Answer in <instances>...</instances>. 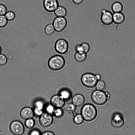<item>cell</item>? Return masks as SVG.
Wrapping results in <instances>:
<instances>
[{
    "mask_svg": "<svg viewBox=\"0 0 135 135\" xmlns=\"http://www.w3.org/2000/svg\"><path fill=\"white\" fill-rule=\"evenodd\" d=\"M64 109L66 111L70 112H74L76 109V106L72 103H67L64 106Z\"/></svg>",
    "mask_w": 135,
    "mask_h": 135,
    "instance_id": "cell-21",
    "label": "cell"
},
{
    "mask_svg": "<svg viewBox=\"0 0 135 135\" xmlns=\"http://www.w3.org/2000/svg\"><path fill=\"white\" fill-rule=\"evenodd\" d=\"M7 8L4 5L0 4V15H5L7 12Z\"/></svg>",
    "mask_w": 135,
    "mask_h": 135,
    "instance_id": "cell-32",
    "label": "cell"
},
{
    "mask_svg": "<svg viewBox=\"0 0 135 135\" xmlns=\"http://www.w3.org/2000/svg\"><path fill=\"white\" fill-rule=\"evenodd\" d=\"M59 95L65 100H69L71 98L72 95L71 91L68 89H64L59 92Z\"/></svg>",
    "mask_w": 135,
    "mask_h": 135,
    "instance_id": "cell-19",
    "label": "cell"
},
{
    "mask_svg": "<svg viewBox=\"0 0 135 135\" xmlns=\"http://www.w3.org/2000/svg\"><path fill=\"white\" fill-rule=\"evenodd\" d=\"M41 134L42 135H54L55 134L51 132L47 131L43 132Z\"/></svg>",
    "mask_w": 135,
    "mask_h": 135,
    "instance_id": "cell-37",
    "label": "cell"
},
{
    "mask_svg": "<svg viewBox=\"0 0 135 135\" xmlns=\"http://www.w3.org/2000/svg\"><path fill=\"white\" fill-rule=\"evenodd\" d=\"M43 6L47 12H54L59 6V2L57 0H44Z\"/></svg>",
    "mask_w": 135,
    "mask_h": 135,
    "instance_id": "cell-10",
    "label": "cell"
},
{
    "mask_svg": "<svg viewBox=\"0 0 135 135\" xmlns=\"http://www.w3.org/2000/svg\"><path fill=\"white\" fill-rule=\"evenodd\" d=\"M54 49L59 54L66 55L68 53L69 45L65 40L60 38L55 42Z\"/></svg>",
    "mask_w": 135,
    "mask_h": 135,
    "instance_id": "cell-5",
    "label": "cell"
},
{
    "mask_svg": "<svg viewBox=\"0 0 135 135\" xmlns=\"http://www.w3.org/2000/svg\"><path fill=\"white\" fill-rule=\"evenodd\" d=\"M56 17H65L67 14V10L63 6H59L54 12Z\"/></svg>",
    "mask_w": 135,
    "mask_h": 135,
    "instance_id": "cell-17",
    "label": "cell"
},
{
    "mask_svg": "<svg viewBox=\"0 0 135 135\" xmlns=\"http://www.w3.org/2000/svg\"><path fill=\"white\" fill-rule=\"evenodd\" d=\"M84 119L80 114H77L74 117L73 121L74 123L77 125H80L83 122Z\"/></svg>",
    "mask_w": 135,
    "mask_h": 135,
    "instance_id": "cell-22",
    "label": "cell"
},
{
    "mask_svg": "<svg viewBox=\"0 0 135 135\" xmlns=\"http://www.w3.org/2000/svg\"><path fill=\"white\" fill-rule=\"evenodd\" d=\"M20 114L22 118L26 120L32 118L34 114L33 110L31 108L27 107L23 108L21 110Z\"/></svg>",
    "mask_w": 135,
    "mask_h": 135,
    "instance_id": "cell-12",
    "label": "cell"
},
{
    "mask_svg": "<svg viewBox=\"0 0 135 135\" xmlns=\"http://www.w3.org/2000/svg\"><path fill=\"white\" fill-rule=\"evenodd\" d=\"M8 20L4 15H0V28H3L7 25Z\"/></svg>",
    "mask_w": 135,
    "mask_h": 135,
    "instance_id": "cell-28",
    "label": "cell"
},
{
    "mask_svg": "<svg viewBox=\"0 0 135 135\" xmlns=\"http://www.w3.org/2000/svg\"><path fill=\"white\" fill-rule=\"evenodd\" d=\"M35 124V120L32 118L26 119L25 123V126L28 129L32 128L34 126Z\"/></svg>",
    "mask_w": 135,
    "mask_h": 135,
    "instance_id": "cell-23",
    "label": "cell"
},
{
    "mask_svg": "<svg viewBox=\"0 0 135 135\" xmlns=\"http://www.w3.org/2000/svg\"><path fill=\"white\" fill-rule=\"evenodd\" d=\"M109 94L107 92L97 90L92 93L91 98L95 104L98 105H102L107 102L109 99Z\"/></svg>",
    "mask_w": 135,
    "mask_h": 135,
    "instance_id": "cell-3",
    "label": "cell"
},
{
    "mask_svg": "<svg viewBox=\"0 0 135 135\" xmlns=\"http://www.w3.org/2000/svg\"><path fill=\"white\" fill-rule=\"evenodd\" d=\"M55 31L52 23L47 25L45 28V32L46 35L50 36L52 35Z\"/></svg>",
    "mask_w": 135,
    "mask_h": 135,
    "instance_id": "cell-20",
    "label": "cell"
},
{
    "mask_svg": "<svg viewBox=\"0 0 135 135\" xmlns=\"http://www.w3.org/2000/svg\"><path fill=\"white\" fill-rule=\"evenodd\" d=\"M80 44L83 52L86 54L88 53L90 50V46L89 44L85 42H83Z\"/></svg>",
    "mask_w": 135,
    "mask_h": 135,
    "instance_id": "cell-27",
    "label": "cell"
},
{
    "mask_svg": "<svg viewBox=\"0 0 135 135\" xmlns=\"http://www.w3.org/2000/svg\"><path fill=\"white\" fill-rule=\"evenodd\" d=\"M97 90H103L105 88L106 85L105 82L102 80H98L95 85Z\"/></svg>",
    "mask_w": 135,
    "mask_h": 135,
    "instance_id": "cell-25",
    "label": "cell"
},
{
    "mask_svg": "<svg viewBox=\"0 0 135 135\" xmlns=\"http://www.w3.org/2000/svg\"><path fill=\"white\" fill-rule=\"evenodd\" d=\"M112 126L115 128H119L122 127L124 124V120L122 116L119 114L113 117L111 121Z\"/></svg>",
    "mask_w": 135,
    "mask_h": 135,
    "instance_id": "cell-13",
    "label": "cell"
},
{
    "mask_svg": "<svg viewBox=\"0 0 135 135\" xmlns=\"http://www.w3.org/2000/svg\"><path fill=\"white\" fill-rule=\"evenodd\" d=\"M34 114L38 116H40L43 113V110L35 108L33 110Z\"/></svg>",
    "mask_w": 135,
    "mask_h": 135,
    "instance_id": "cell-34",
    "label": "cell"
},
{
    "mask_svg": "<svg viewBox=\"0 0 135 135\" xmlns=\"http://www.w3.org/2000/svg\"><path fill=\"white\" fill-rule=\"evenodd\" d=\"M11 133L15 135H22L24 132V127L22 123L18 120L12 122L9 126Z\"/></svg>",
    "mask_w": 135,
    "mask_h": 135,
    "instance_id": "cell-7",
    "label": "cell"
},
{
    "mask_svg": "<svg viewBox=\"0 0 135 135\" xmlns=\"http://www.w3.org/2000/svg\"><path fill=\"white\" fill-rule=\"evenodd\" d=\"M74 58L77 62L82 63L86 60L87 54L83 52H76L74 55Z\"/></svg>",
    "mask_w": 135,
    "mask_h": 135,
    "instance_id": "cell-16",
    "label": "cell"
},
{
    "mask_svg": "<svg viewBox=\"0 0 135 135\" xmlns=\"http://www.w3.org/2000/svg\"><path fill=\"white\" fill-rule=\"evenodd\" d=\"M65 103V100L59 94L54 95L50 99L51 104L56 108H61Z\"/></svg>",
    "mask_w": 135,
    "mask_h": 135,
    "instance_id": "cell-11",
    "label": "cell"
},
{
    "mask_svg": "<svg viewBox=\"0 0 135 135\" xmlns=\"http://www.w3.org/2000/svg\"><path fill=\"white\" fill-rule=\"evenodd\" d=\"M53 121L52 115L47 113H43L40 116L39 122L43 127H47L50 126Z\"/></svg>",
    "mask_w": 135,
    "mask_h": 135,
    "instance_id": "cell-9",
    "label": "cell"
},
{
    "mask_svg": "<svg viewBox=\"0 0 135 135\" xmlns=\"http://www.w3.org/2000/svg\"><path fill=\"white\" fill-rule=\"evenodd\" d=\"M97 114L96 107L91 104H85L81 109V114L84 120L87 122H91L95 119L97 116Z\"/></svg>",
    "mask_w": 135,
    "mask_h": 135,
    "instance_id": "cell-1",
    "label": "cell"
},
{
    "mask_svg": "<svg viewBox=\"0 0 135 135\" xmlns=\"http://www.w3.org/2000/svg\"><path fill=\"white\" fill-rule=\"evenodd\" d=\"M81 81L82 84L85 86L92 88L95 86L98 80L95 75L91 73H87L82 76Z\"/></svg>",
    "mask_w": 135,
    "mask_h": 135,
    "instance_id": "cell-4",
    "label": "cell"
},
{
    "mask_svg": "<svg viewBox=\"0 0 135 135\" xmlns=\"http://www.w3.org/2000/svg\"><path fill=\"white\" fill-rule=\"evenodd\" d=\"M44 104L41 101H36L35 103V108L38 109L42 110L44 108Z\"/></svg>",
    "mask_w": 135,
    "mask_h": 135,
    "instance_id": "cell-31",
    "label": "cell"
},
{
    "mask_svg": "<svg viewBox=\"0 0 135 135\" xmlns=\"http://www.w3.org/2000/svg\"><path fill=\"white\" fill-rule=\"evenodd\" d=\"M95 75L98 80H100L101 78V76L100 74H98Z\"/></svg>",
    "mask_w": 135,
    "mask_h": 135,
    "instance_id": "cell-38",
    "label": "cell"
},
{
    "mask_svg": "<svg viewBox=\"0 0 135 135\" xmlns=\"http://www.w3.org/2000/svg\"><path fill=\"white\" fill-rule=\"evenodd\" d=\"M2 52V49L1 47L0 46V54H1Z\"/></svg>",
    "mask_w": 135,
    "mask_h": 135,
    "instance_id": "cell-39",
    "label": "cell"
},
{
    "mask_svg": "<svg viewBox=\"0 0 135 135\" xmlns=\"http://www.w3.org/2000/svg\"><path fill=\"white\" fill-rule=\"evenodd\" d=\"M4 16L8 21H11L13 20L15 17V13L12 11L7 12Z\"/></svg>",
    "mask_w": 135,
    "mask_h": 135,
    "instance_id": "cell-26",
    "label": "cell"
},
{
    "mask_svg": "<svg viewBox=\"0 0 135 135\" xmlns=\"http://www.w3.org/2000/svg\"><path fill=\"white\" fill-rule=\"evenodd\" d=\"M75 50L76 52H83L80 44H77L75 46Z\"/></svg>",
    "mask_w": 135,
    "mask_h": 135,
    "instance_id": "cell-35",
    "label": "cell"
},
{
    "mask_svg": "<svg viewBox=\"0 0 135 135\" xmlns=\"http://www.w3.org/2000/svg\"><path fill=\"white\" fill-rule=\"evenodd\" d=\"M100 20L104 25L106 26L110 25L113 23V14L109 11L103 9L101 11Z\"/></svg>",
    "mask_w": 135,
    "mask_h": 135,
    "instance_id": "cell-8",
    "label": "cell"
},
{
    "mask_svg": "<svg viewBox=\"0 0 135 135\" xmlns=\"http://www.w3.org/2000/svg\"><path fill=\"white\" fill-rule=\"evenodd\" d=\"M52 24L55 31L60 32L66 28L67 22L64 17H56L54 19Z\"/></svg>",
    "mask_w": 135,
    "mask_h": 135,
    "instance_id": "cell-6",
    "label": "cell"
},
{
    "mask_svg": "<svg viewBox=\"0 0 135 135\" xmlns=\"http://www.w3.org/2000/svg\"><path fill=\"white\" fill-rule=\"evenodd\" d=\"M64 114V112L61 108H55L53 114L57 118H60L62 117Z\"/></svg>",
    "mask_w": 135,
    "mask_h": 135,
    "instance_id": "cell-24",
    "label": "cell"
},
{
    "mask_svg": "<svg viewBox=\"0 0 135 135\" xmlns=\"http://www.w3.org/2000/svg\"><path fill=\"white\" fill-rule=\"evenodd\" d=\"M123 8V5L120 2L118 1L114 2L111 6V9L113 13L122 12Z\"/></svg>",
    "mask_w": 135,
    "mask_h": 135,
    "instance_id": "cell-18",
    "label": "cell"
},
{
    "mask_svg": "<svg viewBox=\"0 0 135 135\" xmlns=\"http://www.w3.org/2000/svg\"><path fill=\"white\" fill-rule=\"evenodd\" d=\"M40 134L41 133L38 130L34 129L31 130L29 132V134L30 135H38Z\"/></svg>",
    "mask_w": 135,
    "mask_h": 135,
    "instance_id": "cell-33",
    "label": "cell"
},
{
    "mask_svg": "<svg viewBox=\"0 0 135 135\" xmlns=\"http://www.w3.org/2000/svg\"><path fill=\"white\" fill-rule=\"evenodd\" d=\"M7 59L6 56L3 54H0V66H4L7 63Z\"/></svg>",
    "mask_w": 135,
    "mask_h": 135,
    "instance_id": "cell-29",
    "label": "cell"
},
{
    "mask_svg": "<svg viewBox=\"0 0 135 135\" xmlns=\"http://www.w3.org/2000/svg\"><path fill=\"white\" fill-rule=\"evenodd\" d=\"M65 61L60 55H55L51 57L48 62L49 68L52 70L57 71L62 69L65 66Z\"/></svg>",
    "mask_w": 135,
    "mask_h": 135,
    "instance_id": "cell-2",
    "label": "cell"
},
{
    "mask_svg": "<svg viewBox=\"0 0 135 135\" xmlns=\"http://www.w3.org/2000/svg\"><path fill=\"white\" fill-rule=\"evenodd\" d=\"M55 108L51 104L46 106L45 109L47 113L51 115L53 114Z\"/></svg>",
    "mask_w": 135,
    "mask_h": 135,
    "instance_id": "cell-30",
    "label": "cell"
},
{
    "mask_svg": "<svg viewBox=\"0 0 135 135\" xmlns=\"http://www.w3.org/2000/svg\"><path fill=\"white\" fill-rule=\"evenodd\" d=\"M85 101L84 97L80 94H77L74 95L72 100V103L76 107L82 105L84 103Z\"/></svg>",
    "mask_w": 135,
    "mask_h": 135,
    "instance_id": "cell-15",
    "label": "cell"
},
{
    "mask_svg": "<svg viewBox=\"0 0 135 135\" xmlns=\"http://www.w3.org/2000/svg\"><path fill=\"white\" fill-rule=\"evenodd\" d=\"M74 3L77 5H79L81 4L84 0H72Z\"/></svg>",
    "mask_w": 135,
    "mask_h": 135,
    "instance_id": "cell-36",
    "label": "cell"
},
{
    "mask_svg": "<svg viewBox=\"0 0 135 135\" xmlns=\"http://www.w3.org/2000/svg\"><path fill=\"white\" fill-rule=\"evenodd\" d=\"M125 16L122 12L114 13H113V22L117 25H120L124 22Z\"/></svg>",
    "mask_w": 135,
    "mask_h": 135,
    "instance_id": "cell-14",
    "label": "cell"
}]
</instances>
